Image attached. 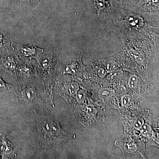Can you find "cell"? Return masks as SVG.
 Wrapping results in <instances>:
<instances>
[{"label":"cell","instance_id":"cell-1","mask_svg":"<svg viewBox=\"0 0 159 159\" xmlns=\"http://www.w3.org/2000/svg\"><path fill=\"white\" fill-rule=\"evenodd\" d=\"M34 111L39 148L51 149L59 147L72 138L63 129L58 120L46 109L40 113Z\"/></svg>","mask_w":159,"mask_h":159},{"label":"cell","instance_id":"cell-2","mask_svg":"<svg viewBox=\"0 0 159 159\" xmlns=\"http://www.w3.org/2000/svg\"><path fill=\"white\" fill-rule=\"evenodd\" d=\"M40 78L45 91L48 95L47 99L53 103V86L57 77L58 53L57 49L44 50L40 54L38 60Z\"/></svg>","mask_w":159,"mask_h":159},{"label":"cell","instance_id":"cell-3","mask_svg":"<svg viewBox=\"0 0 159 159\" xmlns=\"http://www.w3.org/2000/svg\"><path fill=\"white\" fill-rule=\"evenodd\" d=\"M84 103L75 106L74 114L78 121L86 127H94L104 121L102 108L97 104Z\"/></svg>","mask_w":159,"mask_h":159},{"label":"cell","instance_id":"cell-4","mask_svg":"<svg viewBox=\"0 0 159 159\" xmlns=\"http://www.w3.org/2000/svg\"><path fill=\"white\" fill-rule=\"evenodd\" d=\"M81 87L80 80L65 75L55 80L53 93L63 98L69 105H74L75 97Z\"/></svg>","mask_w":159,"mask_h":159},{"label":"cell","instance_id":"cell-5","mask_svg":"<svg viewBox=\"0 0 159 159\" xmlns=\"http://www.w3.org/2000/svg\"><path fill=\"white\" fill-rule=\"evenodd\" d=\"M13 95L14 99L25 105L42 103L39 91L35 83L17 84L14 87Z\"/></svg>","mask_w":159,"mask_h":159},{"label":"cell","instance_id":"cell-6","mask_svg":"<svg viewBox=\"0 0 159 159\" xmlns=\"http://www.w3.org/2000/svg\"><path fill=\"white\" fill-rule=\"evenodd\" d=\"M12 76L16 84L35 83L37 80H41L37 69L32 64L31 59L29 58L22 61Z\"/></svg>","mask_w":159,"mask_h":159},{"label":"cell","instance_id":"cell-7","mask_svg":"<svg viewBox=\"0 0 159 159\" xmlns=\"http://www.w3.org/2000/svg\"><path fill=\"white\" fill-rule=\"evenodd\" d=\"M115 89L110 87H102L94 89V99L96 104L101 108H118V95Z\"/></svg>","mask_w":159,"mask_h":159},{"label":"cell","instance_id":"cell-8","mask_svg":"<svg viewBox=\"0 0 159 159\" xmlns=\"http://www.w3.org/2000/svg\"><path fill=\"white\" fill-rule=\"evenodd\" d=\"M133 114V116L126 115L123 120L126 132L130 134L139 132L145 122L151 119L149 111H143L141 112L136 113V115L135 113Z\"/></svg>","mask_w":159,"mask_h":159},{"label":"cell","instance_id":"cell-9","mask_svg":"<svg viewBox=\"0 0 159 159\" xmlns=\"http://www.w3.org/2000/svg\"><path fill=\"white\" fill-rule=\"evenodd\" d=\"M143 143L138 139H132L131 136L126 134L116 142V144H118V146L125 153L141 155L144 153L145 145Z\"/></svg>","mask_w":159,"mask_h":159},{"label":"cell","instance_id":"cell-10","mask_svg":"<svg viewBox=\"0 0 159 159\" xmlns=\"http://www.w3.org/2000/svg\"><path fill=\"white\" fill-rule=\"evenodd\" d=\"M11 47L20 56L26 58H34L38 60L40 54L44 51L43 49L40 48L32 44H21L11 42Z\"/></svg>","mask_w":159,"mask_h":159},{"label":"cell","instance_id":"cell-11","mask_svg":"<svg viewBox=\"0 0 159 159\" xmlns=\"http://www.w3.org/2000/svg\"><path fill=\"white\" fill-rule=\"evenodd\" d=\"M139 106L135 95L133 94H125L118 99V108L123 115H128L135 113Z\"/></svg>","mask_w":159,"mask_h":159},{"label":"cell","instance_id":"cell-12","mask_svg":"<svg viewBox=\"0 0 159 159\" xmlns=\"http://www.w3.org/2000/svg\"><path fill=\"white\" fill-rule=\"evenodd\" d=\"M22 60L20 56L12 49H7L3 60V66L5 70L11 76L17 70Z\"/></svg>","mask_w":159,"mask_h":159},{"label":"cell","instance_id":"cell-13","mask_svg":"<svg viewBox=\"0 0 159 159\" xmlns=\"http://www.w3.org/2000/svg\"><path fill=\"white\" fill-rule=\"evenodd\" d=\"M82 54L77 55L71 58L63 69V74H70L74 76L81 75L84 70V66L81 61Z\"/></svg>","mask_w":159,"mask_h":159},{"label":"cell","instance_id":"cell-14","mask_svg":"<svg viewBox=\"0 0 159 159\" xmlns=\"http://www.w3.org/2000/svg\"><path fill=\"white\" fill-rule=\"evenodd\" d=\"M150 120V119L145 122L139 130L140 138L146 144V146L156 145L155 144L158 143L157 136L150 125V122H148Z\"/></svg>","mask_w":159,"mask_h":159},{"label":"cell","instance_id":"cell-15","mask_svg":"<svg viewBox=\"0 0 159 159\" xmlns=\"http://www.w3.org/2000/svg\"><path fill=\"white\" fill-rule=\"evenodd\" d=\"M0 149L3 155L7 157L14 158L16 157L17 151L16 146L2 135L0 136Z\"/></svg>","mask_w":159,"mask_h":159},{"label":"cell","instance_id":"cell-16","mask_svg":"<svg viewBox=\"0 0 159 159\" xmlns=\"http://www.w3.org/2000/svg\"><path fill=\"white\" fill-rule=\"evenodd\" d=\"M89 99H89V94L87 90L81 86L75 97L74 106L90 102Z\"/></svg>","mask_w":159,"mask_h":159},{"label":"cell","instance_id":"cell-17","mask_svg":"<svg viewBox=\"0 0 159 159\" xmlns=\"http://www.w3.org/2000/svg\"><path fill=\"white\" fill-rule=\"evenodd\" d=\"M11 45L9 37L6 35L5 32L0 31V51L3 46Z\"/></svg>","mask_w":159,"mask_h":159},{"label":"cell","instance_id":"cell-18","mask_svg":"<svg viewBox=\"0 0 159 159\" xmlns=\"http://www.w3.org/2000/svg\"><path fill=\"white\" fill-rule=\"evenodd\" d=\"M13 86L4 82L0 77V91L13 88Z\"/></svg>","mask_w":159,"mask_h":159},{"label":"cell","instance_id":"cell-19","mask_svg":"<svg viewBox=\"0 0 159 159\" xmlns=\"http://www.w3.org/2000/svg\"><path fill=\"white\" fill-rule=\"evenodd\" d=\"M16 1L21 3L34 4L42 2L45 0H16Z\"/></svg>","mask_w":159,"mask_h":159}]
</instances>
